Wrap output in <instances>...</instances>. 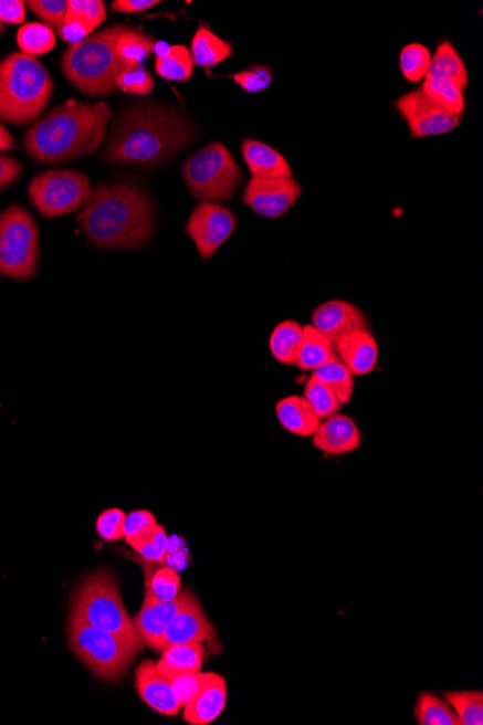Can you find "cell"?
<instances>
[{
  "label": "cell",
  "mask_w": 483,
  "mask_h": 725,
  "mask_svg": "<svg viewBox=\"0 0 483 725\" xmlns=\"http://www.w3.org/2000/svg\"><path fill=\"white\" fill-rule=\"evenodd\" d=\"M28 193L42 218L54 219L84 208L93 190L91 179L83 172L50 170L32 179Z\"/></svg>",
  "instance_id": "10"
},
{
  "label": "cell",
  "mask_w": 483,
  "mask_h": 725,
  "mask_svg": "<svg viewBox=\"0 0 483 725\" xmlns=\"http://www.w3.org/2000/svg\"><path fill=\"white\" fill-rule=\"evenodd\" d=\"M126 514L119 508H109L98 516L96 528L98 536L106 542H116L125 535Z\"/></svg>",
  "instance_id": "44"
},
{
  "label": "cell",
  "mask_w": 483,
  "mask_h": 725,
  "mask_svg": "<svg viewBox=\"0 0 483 725\" xmlns=\"http://www.w3.org/2000/svg\"><path fill=\"white\" fill-rule=\"evenodd\" d=\"M72 614L105 630L143 653L144 642L122 601L119 584L111 570L88 575L73 593Z\"/></svg>",
  "instance_id": "6"
},
{
  "label": "cell",
  "mask_w": 483,
  "mask_h": 725,
  "mask_svg": "<svg viewBox=\"0 0 483 725\" xmlns=\"http://www.w3.org/2000/svg\"><path fill=\"white\" fill-rule=\"evenodd\" d=\"M69 645L88 671L103 681H117L129 671L138 652L124 640L70 614Z\"/></svg>",
  "instance_id": "8"
},
{
  "label": "cell",
  "mask_w": 483,
  "mask_h": 725,
  "mask_svg": "<svg viewBox=\"0 0 483 725\" xmlns=\"http://www.w3.org/2000/svg\"><path fill=\"white\" fill-rule=\"evenodd\" d=\"M218 635L203 607L190 589H187L185 605L178 610L166 634L159 643V653L168 645L186 643H214Z\"/></svg>",
  "instance_id": "14"
},
{
  "label": "cell",
  "mask_w": 483,
  "mask_h": 725,
  "mask_svg": "<svg viewBox=\"0 0 483 725\" xmlns=\"http://www.w3.org/2000/svg\"><path fill=\"white\" fill-rule=\"evenodd\" d=\"M159 526L157 518L148 509H136L126 516L125 540L135 551L144 547L153 539L155 530Z\"/></svg>",
  "instance_id": "35"
},
{
  "label": "cell",
  "mask_w": 483,
  "mask_h": 725,
  "mask_svg": "<svg viewBox=\"0 0 483 725\" xmlns=\"http://www.w3.org/2000/svg\"><path fill=\"white\" fill-rule=\"evenodd\" d=\"M3 31H4V25H3V23H2V22H0V35H2V34H3Z\"/></svg>",
  "instance_id": "52"
},
{
  "label": "cell",
  "mask_w": 483,
  "mask_h": 725,
  "mask_svg": "<svg viewBox=\"0 0 483 725\" xmlns=\"http://www.w3.org/2000/svg\"><path fill=\"white\" fill-rule=\"evenodd\" d=\"M242 154L252 177L256 179H293L291 168L284 156H281L271 145L245 139L242 143Z\"/></svg>",
  "instance_id": "21"
},
{
  "label": "cell",
  "mask_w": 483,
  "mask_h": 725,
  "mask_svg": "<svg viewBox=\"0 0 483 725\" xmlns=\"http://www.w3.org/2000/svg\"><path fill=\"white\" fill-rule=\"evenodd\" d=\"M421 92L435 106L449 112V114L461 116L464 112V92L458 84L443 81V78L426 76Z\"/></svg>",
  "instance_id": "29"
},
{
  "label": "cell",
  "mask_w": 483,
  "mask_h": 725,
  "mask_svg": "<svg viewBox=\"0 0 483 725\" xmlns=\"http://www.w3.org/2000/svg\"><path fill=\"white\" fill-rule=\"evenodd\" d=\"M155 204L143 187L98 182L77 214L84 237L101 250H136L151 241Z\"/></svg>",
  "instance_id": "2"
},
{
  "label": "cell",
  "mask_w": 483,
  "mask_h": 725,
  "mask_svg": "<svg viewBox=\"0 0 483 725\" xmlns=\"http://www.w3.org/2000/svg\"><path fill=\"white\" fill-rule=\"evenodd\" d=\"M25 3L53 31H57L63 25L69 12V2L65 0H30Z\"/></svg>",
  "instance_id": "41"
},
{
  "label": "cell",
  "mask_w": 483,
  "mask_h": 725,
  "mask_svg": "<svg viewBox=\"0 0 483 725\" xmlns=\"http://www.w3.org/2000/svg\"><path fill=\"white\" fill-rule=\"evenodd\" d=\"M312 438L314 448L332 456L348 455L358 451L363 439L354 419L339 413L323 420Z\"/></svg>",
  "instance_id": "18"
},
{
  "label": "cell",
  "mask_w": 483,
  "mask_h": 725,
  "mask_svg": "<svg viewBox=\"0 0 483 725\" xmlns=\"http://www.w3.org/2000/svg\"><path fill=\"white\" fill-rule=\"evenodd\" d=\"M145 589L159 601L176 600L181 591V578L175 569L161 568L149 578L147 575V585Z\"/></svg>",
  "instance_id": "38"
},
{
  "label": "cell",
  "mask_w": 483,
  "mask_h": 725,
  "mask_svg": "<svg viewBox=\"0 0 483 725\" xmlns=\"http://www.w3.org/2000/svg\"><path fill=\"white\" fill-rule=\"evenodd\" d=\"M15 147V139H13L12 134L0 122V154L12 151Z\"/></svg>",
  "instance_id": "50"
},
{
  "label": "cell",
  "mask_w": 483,
  "mask_h": 725,
  "mask_svg": "<svg viewBox=\"0 0 483 725\" xmlns=\"http://www.w3.org/2000/svg\"><path fill=\"white\" fill-rule=\"evenodd\" d=\"M155 42L151 36L129 28L116 42L117 59L124 67L133 69L143 65L144 61L154 54Z\"/></svg>",
  "instance_id": "28"
},
{
  "label": "cell",
  "mask_w": 483,
  "mask_h": 725,
  "mask_svg": "<svg viewBox=\"0 0 483 725\" xmlns=\"http://www.w3.org/2000/svg\"><path fill=\"white\" fill-rule=\"evenodd\" d=\"M190 54L197 67L212 69L232 57L233 45L219 39L209 28L201 27L191 41Z\"/></svg>",
  "instance_id": "24"
},
{
  "label": "cell",
  "mask_w": 483,
  "mask_h": 725,
  "mask_svg": "<svg viewBox=\"0 0 483 725\" xmlns=\"http://www.w3.org/2000/svg\"><path fill=\"white\" fill-rule=\"evenodd\" d=\"M171 46L167 42H155L154 54H157V59H164L168 53H170Z\"/></svg>",
  "instance_id": "51"
},
{
  "label": "cell",
  "mask_w": 483,
  "mask_h": 725,
  "mask_svg": "<svg viewBox=\"0 0 483 725\" xmlns=\"http://www.w3.org/2000/svg\"><path fill=\"white\" fill-rule=\"evenodd\" d=\"M208 677L209 673H201L200 671L181 673V675L171 677L172 687H175L177 698L180 701L181 706L189 704L199 694Z\"/></svg>",
  "instance_id": "43"
},
{
  "label": "cell",
  "mask_w": 483,
  "mask_h": 725,
  "mask_svg": "<svg viewBox=\"0 0 483 725\" xmlns=\"http://www.w3.org/2000/svg\"><path fill=\"white\" fill-rule=\"evenodd\" d=\"M168 549V536L162 526H158L155 530L153 539L147 545L140 547L136 554L143 556L148 563H161L164 555Z\"/></svg>",
  "instance_id": "46"
},
{
  "label": "cell",
  "mask_w": 483,
  "mask_h": 725,
  "mask_svg": "<svg viewBox=\"0 0 483 725\" xmlns=\"http://www.w3.org/2000/svg\"><path fill=\"white\" fill-rule=\"evenodd\" d=\"M336 358L335 345L312 325L304 326L302 350L295 367L304 372L316 371L323 364Z\"/></svg>",
  "instance_id": "27"
},
{
  "label": "cell",
  "mask_w": 483,
  "mask_h": 725,
  "mask_svg": "<svg viewBox=\"0 0 483 725\" xmlns=\"http://www.w3.org/2000/svg\"><path fill=\"white\" fill-rule=\"evenodd\" d=\"M443 698L452 706L461 725L483 724L482 691L444 692Z\"/></svg>",
  "instance_id": "34"
},
{
  "label": "cell",
  "mask_w": 483,
  "mask_h": 725,
  "mask_svg": "<svg viewBox=\"0 0 483 725\" xmlns=\"http://www.w3.org/2000/svg\"><path fill=\"white\" fill-rule=\"evenodd\" d=\"M186 596L187 589H181L176 600L159 601L145 589L143 608L134 619L135 629L145 645L159 652V643L178 610L185 605Z\"/></svg>",
  "instance_id": "16"
},
{
  "label": "cell",
  "mask_w": 483,
  "mask_h": 725,
  "mask_svg": "<svg viewBox=\"0 0 483 725\" xmlns=\"http://www.w3.org/2000/svg\"><path fill=\"white\" fill-rule=\"evenodd\" d=\"M316 380L326 383L333 392H335L337 399H339L342 404L349 403L351 397H354L355 391V381L354 376H351L348 368L335 358L332 361L323 364L322 367H318L316 371H313V376Z\"/></svg>",
  "instance_id": "30"
},
{
  "label": "cell",
  "mask_w": 483,
  "mask_h": 725,
  "mask_svg": "<svg viewBox=\"0 0 483 725\" xmlns=\"http://www.w3.org/2000/svg\"><path fill=\"white\" fill-rule=\"evenodd\" d=\"M431 61L430 51L421 44L405 46L400 55V67L402 76L410 83L424 81L429 72Z\"/></svg>",
  "instance_id": "37"
},
{
  "label": "cell",
  "mask_w": 483,
  "mask_h": 725,
  "mask_svg": "<svg viewBox=\"0 0 483 725\" xmlns=\"http://www.w3.org/2000/svg\"><path fill=\"white\" fill-rule=\"evenodd\" d=\"M276 419L294 437L312 438L322 420L302 396L284 397L275 406Z\"/></svg>",
  "instance_id": "22"
},
{
  "label": "cell",
  "mask_w": 483,
  "mask_h": 725,
  "mask_svg": "<svg viewBox=\"0 0 483 725\" xmlns=\"http://www.w3.org/2000/svg\"><path fill=\"white\" fill-rule=\"evenodd\" d=\"M40 262V228L20 204L0 213V277L34 279Z\"/></svg>",
  "instance_id": "9"
},
{
  "label": "cell",
  "mask_w": 483,
  "mask_h": 725,
  "mask_svg": "<svg viewBox=\"0 0 483 725\" xmlns=\"http://www.w3.org/2000/svg\"><path fill=\"white\" fill-rule=\"evenodd\" d=\"M336 358L339 359L351 376L364 377L377 368L379 348L377 339L369 329L356 332L335 346Z\"/></svg>",
  "instance_id": "20"
},
{
  "label": "cell",
  "mask_w": 483,
  "mask_h": 725,
  "mask_svg": "<svg viewBox=\"0 0 483 725\" xmlns=\"http://www.w3.org/2000/svg\"><path fill=\"white\" fill-rule=\"evenodd\" d=\"M199 129L181 107L136 103L119 112L105 139L103 160L157 168L189 147Z\"/></svg>",
  "instance_id": "1"
},
{
  "label": "cell",
  "mask_w": 483,
  "mask_h": 725,
  "mask_svg": "<svg viewBox=\"0 0 483 725\" xmlns=\"http://www.w3.org/2000/svg\"><path fill=\"white\" fill-rule=\"evenodd\" d=\"M304 339V326L294 321H285L272 330L270 350L275 361L293 367L297 364Z\"/></svg>",
  "instance_id": "26"
},
{
  "label": "cell",
  "mask_w": 483,
  "mask_h": 725,
  "mask_svg": "<svg viewBox=\"0 0 483 725\" xmlns=\"http://www.w3.org/2000/svg\"><path fill=\"white\" fill-rule=\"evenodd\" d=\"M302 186L294 179H256L248 182L243 203L253 212L269 219L284 217L302 198Z\"/></svg>",
  "instance_id": "13"
},
{
  "label": "cell",
  "mask_w": 483,
  "mask_h": 725,
  "mask_svg": "<svg viewBox=\"0 0 483 725\" xmlns=\"http://www.w3.org/2000/svg\"><path fill=\"white\" fill-rule=\"evenodd\" d=\"M231 78L248 93H261L271 86L272 72L265 65H252L245 72L232 74Z\"/></svg>",
  "instance_id": "42"
},
{
  "label": "cell",
  "mask_w": 483,
  "mask_h": 725,
  "mask_svg": "<svg viewBox=\"0 0 483 725\" xmlns=\"http://www.w3.org/2000/svg\"><path fill=\"white\" fill-rule=\"evenodd\" d=\"M312 326L335 346L356 332L369 329L365 313L345 301H332L318 306L313 313Z\"/></svg>",
  "instance_id": "15"
},
{
  "label": "cell",
  "mask_w": 483,
  "mask_h": 725,
  "mask_svg": "<svg viewBox=\"0 0 483 725\" xmlns=\"http://www.w3.org/2000/svg\"><path fill=\"white\" fill-rule=\"evenodd\" d=\"M228 701V685L223 676L218 673H209L208 681L199 694L182 706L185 708L186 723L191 725H209L222 715Z\"/></svg>",
  "instance_id": "19"
},
{
  "label": "cell",
  "mask_w": 483,
  "mask_h": 725,
  "mask_svg": "<svg viewBox=\"0 0 483 725\" xmlns=\"http://www.w3.org/2000/svg\"><path fill=\"white\" fill-rule=\"evenodd\" d=\"M159 3H161L159 0H115L112 3V9L122 13H139L148 11V9L157 7Z\"/></svg>",
  "instance_id": "49"
},
{
  "label": "cell",
  "mask_w": 483,
  "mask_h": 725,
  "mask_svg": "<svg viewBox=\"0 0 483 725\" xmlns=\"http://www.w3.org/2000/svg\"><path fill=\"white\" fill-rule=\"evenodd\" d=\"M155 82L151 74L138 65V67H124L116 78V87L126 95L148 96L154 91Z\"/></svg>",
  "instance_id": "39"
},
{
  "label": "cell",
  "mask_w": 483,
  "mask_h": 725,
  "mask_svg": "<svg viewBox=\"0 0 483 725\" xmlns=\"http://www.w3.org/2000/svg\"><path fill=\"white\" fill-rule=\"evenodd\" d=\"M23 167L17 158L0 154V191L9 189L21 179Z\"/></svg>",
  "instance_id": "47"
},
{
  "label": "cell",
  "mask_w": 483,
  "mask_h": 725,
  "mask_svg": "<svg viewBox=\"0 0 483 725\" xmlns=\"http://www.w3.org/2000/svg\"><path fill=\"white\" fill-rule=\"evenodd\" d=\"M303 397L322 422L329 419L330 416L339 413L340 407L344 406L326 383L314 377H309Z\"/></svg>",
  "instance_id": "36"
},
{
  "label": "cell",
  "mask_w": 483,
  "mask_h": 725,
  "mask_svg": "<svg viewBox=\"0 0 483 725\" xmlns=\"http://www.w3.org/2000/svg\"><path fill=\"white\" fill-rule=\"evenodd\" d=\"M182 179L191 196L200 202H227L243 181L242 168L222 143L206 145L187 158Z\"/></svg>",
  "instance_id": "7"
},
{
  "label": "cell",
  "mask_w": 483,
  "mask_h": 725,
  "mask_svg": "<svg viewBox=\"0 0 483 725\" xmlns=\"http://www.w3.org/2000/svg\"><path fill=\"white\" fill-rule=\"evenodd\" d=\"M203 643L172 644L164 649L157 662L158 671L168 680L181 673L199 672L204 663Z\"/></svg>",
  "instance_id": "23"
},
{
  "label": "cell",
  "mask_w": 483,
  "mask_h": 725,
  "mask_svg": "<svg viewBox=\"0 0 483 725\" xmlns=\"http://www.w3.org/2000/svg\"><path fill=\"white\" fill-rule=\"evenodd\" d=\"M396 106L410 126L412 138L438 137L452 133L461 125V116L440 109L421 88L402 95Z\"/></svg>",
  "instance_id": "12"
},
{
  "label": "cell",
  "mask_w": 483,
  "mask_h": 725,
  "mask_svg": "<svg viewBox=\"0 0 483 725\" xmlns=\"http://www.w3.org/2000/svg\"><path fill=\"white\" fill-rule=\"evenodd\" d=\"M136 692L144 703L166 717H176L182 706L177 698L175 687L166 675L158 671L157 662L139 663L135 673Z\"/></svg>",
  "instance_id": "17"
},
{
  "label": "cell",
  "mask_w": 483,
  "mask_h": 725,
  "mask_svg": "<svg viewBox=\"0 0 483 725\" xmlns=\"http://www.w3.org/2000/svg\"><path fill=\"white\" fill-rule=\"evenodd\" d=\"M126 30L125 25L107 27L65 51L61 70L77 91L92 97L116 91V78L124 69L117 59L116 42Z\"/></svg>",
  "instance_id": "5"
},
{
  "label": "cell",
  "mask_w": 483,
  "mask_h": 725,
  "mask_svg": "<svg viewBox=\"0 0 483 725\" xmlns=\"http://www.w3.org/2000/svg\"><path fill=\"white\" fill-rule=\"evenodd\" d=\"M237 227L238 219L232 210L220 203L201 202L191 212L186 233L195 242L201 260L209 261L232 237Z\"/></svg>",
  "instance_id": "11"
},
{
  "label": "cell",
  "mask_w": 483,
  "mask_h": 725,
  "mask_svg": "<svg viewBox=\"0 0 483 725\" xmlns=\"http://www.w3.org/2000/svg\"><path fill=\"white\" fill-rule=\"evenodd\" d=\"M193 59L185 45L171 46L170 53L155 61V72L170 82H189L193 76Z\"/></svg>",
  "instance_id": "33"
},
{
  "label": "cell",
  "mask_w": 483,
  "mask_h": 725,
  "mask_svg": "<svg viewBox=\"0 0 483 725\" xmlns=\"http://www.w3.org/2000/svg\"><path fill=\"white\" fill-rule=\"evenodd\" d=\"M54 83L39 59L13 53L0 61V122L35 124L53 96Z\"/></svg>",
  "instance_id": "4"
},
{
  "label": "cell",
  "mask_w": 483,
  "mask_h": 725,
  "mask_svg": "<svg viewBox=\"0 0 483 725\" xmlns=\"http://www.w3.org/2000/svg\"><path fill=\"white\" fill-rule=\"evenodd\" d=\"M416 719L420 725H461L448 701L430 692H421L417 700Z\"/></svg>",
  "instance_id": "31"
},
{
  "label": "cell",
  "mask_w": 483,
  "mask_h": 725,
  "mask_svg": "<svg viewBox=\"0 0 483 725\" xmlns=\"http://www.w3.org/2000/svg\"><path fill=\"white\" fill-rule=\"evenodd\" d=\"M69 13L92 31L101 27L107 17L106 4L102 0H72L69 2Z\"/></svg>",
  "instance_id": "40"
},
{
  "label": "cell",
  "mask_w": 483,
  "mask_h": 725,
  "mask_svg": "<svg viewBox=\"0 0 483 725\" xmlns=\"http://www.w3.org/2000/svg\"><path fill=\"white\" fill-rule=\"evenodd\" d=\"M427 77L443 78V81L458 84L462 91H466L469 74L461 55L449 41L440 42L438 50L430 61Z\"/></svg>",
  "instance_id": "25"
},
{
  "label": "cell",
  "mask_w": 483,
  "mask_h": 725,
  "mask_svg": "<svg viewBox=\"0 0 483 725\" xmlns=\"http://www.w3.org/2000/svg\"><path fill=\"white\" fill-rule=\"evenodd\" d=\"M57 32L60 39L69 42L70 46L80 44V42H83L93 34L92 30H88L82 21H78L76 17H73L69 12L65 15L63 25L59 28Z\"/></svg>",
  "instance_id": "45"
},
{
  "label": "cell",
  "mask_w": 483,
  "mask_h": 725,
  "mask_svg": "<svg viewBox=\"0 0 483 725\" xmlns=\"http://www.w3.org/2000/svg\"><path fill=\"white\" fill-rule=\"evenodd\" d=\"M111 107L105 102L69 101L53 107L28 129L23 149L41 164H63L95 154L105 141Z\"/></svg>",
  "instance_id": "3"
},
{
  "label": "cell",
  "mask_w": 483,
  "mask_h": 725,
  "mask_svg": "<svg viewBox=\"0 0 483 725\" xmlns=\"http://www.w3.org/2000/svg\"><path fill=\"white\" fill-rule=\"evenodd\" d=\"M27 20V3L21 0H0V22L23 23Z\"/></svg>",
  "instance_id": "48"
},
{
  "label": "cell",
  "mask_w": 483,
  "mask_h": 725,
  "mask_svg": "<svg viewBox=\"0 0 483 725\" xmlns=\"http://www.w3.org/2000/svg\"><path fill=\"white\" fill-rule=\"evenodd\" d=\"M17 42L20 45L21 53L35 59L36 55L50 53L57 44L55 32L41 22H30L22 25L18 31Z\"/></svg>",
  "instance_id": "32"
}]
</instances>
